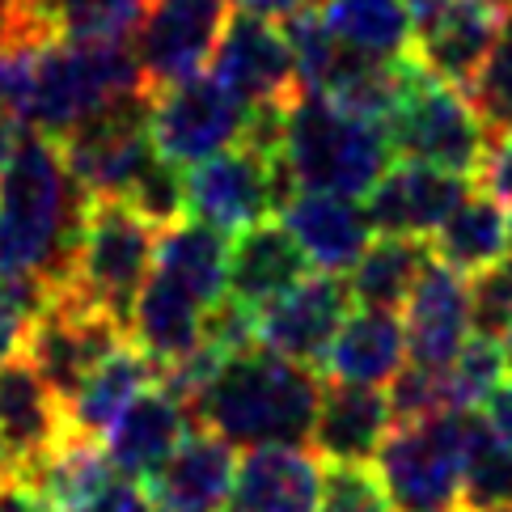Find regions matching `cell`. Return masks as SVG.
<instances>
[{
	"mask_svg": "<svg viewBox=\"0 0 512 512\" xmlns=\"http://www.w3.org/2000/svg\"><path fill=\"white\" fill-rule=\"evenodd\" d=\"M85 204L56 140L30 136L17 144L0 166V276L64 284Z\"/></svg>",
	"mask_w": 512,
	"mask_h": 512,
	"instance_id": "6da1fadb",
	"label": "cell"
},
{
	"mask_svg": "<svg viewBox=\"0 0 512 512\" xmlns=\"http://www.w3.org/2000/svg\"><path fill=\"white\" fill-rule=\"evenodd\" d=\"M322 402L318 369L284 360L267 347H242L221 360V369L187 407L195 428L216 432L233 449L301 445L314 432Z\"/></svg>",
	"mask_w": 512,
	"mask_h": 512,
	"instance_id": "7a4b0ae2",
	"label": "cell"
},
{
	"mask_svg": "<svg viewBox=\"0 0 512 512\" xmlns=\"http://www.w3.org/2000/svg\"><path fill=\"white\" fill-rule=\"evenodd\" d=\"M386 127L322 94H301L280 119V161L297 191L364 199L390 170Z\"/></svg>",
	"mask_w": 512,
	"mask_h": 512,
	"instance_id": "3957f363",
	"label": "cell"
},
{
	"mask_svg": "<svg viewBox=\"0 0 512 512\" xmlns=\"http://www.w3.org/2000/svg\"><path fill=\"white\" fill-rule=\"evenodd\" d=\"M132 98L149 89L127 39H56L34 51V127L51 140Z\"/></svg>",
	"mask_w": 512,
	"mask_h": 512,
	"instance_id": "277c9868",
	"label": "cell"
},
{
	"mask_svg": "<svg viewBox=\"0 0 512 512\" xmlns=\"http://www.w3.org/2000/svg\"><path fill=\"white\" fill-rule=\"evenodd\" d=\"M157 233L161 229L123 199H89L64 288L127 326L140 288L153 271V254L161 242Z\"/></svg>",
	"mask_w": 512,
	"mask_h": 512,
	"instance_id": "5b68a950",
	"label": "cell"
},
{
	"mask_svg": "<svg viewBox=\"0 0 512 512\" xmlns=\"http://www.w3.org/2000/svg\"><path fill=\"white\" fill-rule=\"evenodd\" d=\"M386 136L402 161H419V166L462 178H479L491 149V132L470 98L462 89L428 77L419 64L411 72L407 94L386 119Z\"/></svg>",
	"mask_w": 512,
	"mask_h": 512,
	"instance_id": "8992f818",
	"label": "cell"
},
{
	"mask_svg": "<svg viewBox=\"0 0 512 512\" xmlns=\"http://www.w3.org/2000/svg\"><path fill=\"white\" fill-rule=\"evenodd\" d=\"M470 441V411H441L394 424L377 470L398 512H457Z\"/></svg>",
	"mask_w": 512,
	"mask_h": 512,
	"instance_id": "52a82bcc",
	"label": "cell"
},
{
	"mask_svg": "<svg viewBox=\"0 0 512 512\" xmlns=\"http://www.w3.org/2000/svg\"><path fill=\"white\" fill-rule=\"evenodd\" d=\"M182 187H187V212L221 233H242L267 221L297 191L280 153L263 149L254 140H242L233 149L191 166L182 174Z\"/></svg>",
	"mask_w": 512,
	"mask_h": 512,
	"instance_id": "ba28073f",
	"label": "cell"
},
{
	"mask_svg": "<svg viewBox=\"0 0 512 512\" xmlns=\"http://www.w3.org/2000/svg\"><path fill=\"white\" fill-rule=\"evenodd\" d=\"M119 343H127L123 322H115L106 309L89 305L72 288L56 284V288H47V301L30 322L22 356L43 373V381L68 407V398L85 386V377L94 373Z\"/></svg>",
	"mask_w": 512,
	"mask_h": 512,
	"instance_id": "9c48e42d",
	"label": "cell"
},
{
	"mask_svg": "<svg viewBox=\"0 0 512 512\" xmlns=\"http://www.w3.org/2000/svg\"><path fill=\"white\" fill-rule=\"evenodd\" d=\"M254 115L259 111L246 106L225 81L191 77L149 98V136L153 149L182 170L242 144L254 127Z\"/></svg>",
	"mask_w": 512,
	"mask_h": 512,
	"instance_id": "30bf717a",
	"label": "cell"
},
{
	"mask_svg": "<svg viewBox=\"0 0 512 512\" xmlns=\"http://www.w3.org/2000/svg\"><path fill=\"white\" fill-rule=\"evenodd\" d=\"M229 26V0H149L132 51L149 98L199 77Z\"/></svg>",
	"mask_w": 512,
	"mask_h": 512,
	"instance_id": "8fae6325",
	"label": "cell"
},
{
	"mask_svg": "<svg viewBox=\"0 0 512 512\" xmlns=\"http://www.w3.org/2000/svg\"><path fill=\"white\" fill-rule=\"evenodd\" d=\"M56 144L85 199H123L157 157L149 136V98L119 102Z\"/></svg>",
	"mask_w": 512,
	"mask_h": 512,
	"instance_id": "7c38bea8",
	"label": "cell"
},
{
	"mask_svg": "<svg viewBox=\"0 0 512 512\" xmlns=\"http://www.w3.org/2000/svg\"><path fill=\"white\" fill-rule=\"evenodd\" d=\"M212 77L225 81L254 111H288L305 94L288 34L254 13L229 17L212 56Z\"/></svg>",
	"mask_w": 512,
	"mask_h": 512,
	"instance_id": "4fadbf2b",
	"label": "cell"
},
{
	"mask_svg": "<svg viewBox=\"0 0 512 512\" xmlns=\"http://www.w3.org/2000/svg\"><path fill=\"white\" fill-rule=\"evenodd\" d=\"M347 305H352L347 280L331 276V271L305 276L276 301L254 309V343L284 360L305 364V369H322L339 326L347 322Z\"/></svg>",
	"mask_w": 512,
	"mask_h": 512,
	"instance_id": "5bb4252c",
	"label": "cell"
},
{
	"mask_svg": "<svg viewBox=\"0 0 512 512\" xmlns=\"http://www.w3.org/2000/svg\"><path fill=\"white\" fill-rule=\"evenodd\" d=\"M407 9L415 26V64L436 81L466 89L496 47L504 17L483 0H407Z\"/></svg>",
	"mask_w": 512,
	"mask_h": 512,
	"instance_id": "9a60e30c",
	"label": "cell"
},
{
	"mask_svg": "<svg viewBox=\"0 0 512 512\" xmlns=\"http://www.w3.org/2000/svg\"><path fill=\"white\" fill-rule=\"evenodd\" d=\"M470 191L474 178L419 166V161H398L364 195V212L377 237H424L428 242Z\"/></svg>",
	"mask_w": 512,
	"mask_h": 512,
	"instance_id": "2e32d148",
	"label": "cell"
},
{
	"mask_svg": "<svg viewBox=\"0 0 512 512\" xmlns=\"http://www.w3.org/2000/svg\"><path fill=\"white\" fill-rule=\"evenodd\" d=\"M191 428H195V419H191L187 398L166 377H157L149 390L127 402V411L102 436L106 462H111L115 479L144 483L182 445V436Z\"/></svg>",
	"mask_w": 512,
	"mask_h": 512,
	"instance_id": "e0dca14e",
	"label": "cell"
},
{
	"mask_svg": "<svg viewBox=\"0 0 512 512\" xmlns=\"http://www.w3.org/2000/svg\"><path fill=\"white\" fill-rule=\"evenodd\" d=\"M407 356L424 369H449L470 339V276L445 263H428L411 301L402 305Z\"/></svg>",
	"mask_w": 512,
	"mask_h": 512,
	"instance_id": "ac0fdd59",
	"label": "cell"
},
{
	"mask_svg": "<svg viewBox=\"0 0 512 512\" xmlns=\"http://www.w3.org/2000/svg\"><path fill=\"white\" fill-rule=\"evenodd\" d=\"M64 432L68 407L43 381V373L26 356L0 364V453L9 462V474L39 462Z\"/></svg>",
	"mask_w": 512,
	"mask_h": 512,
	"instance_id": "d6986e66",
	"label": "cell"
},
{
	"mask_svg": "<svg viewBox=\"0 0 512 512\" xmlns=\"http://www.w3.org/2000/svg\"><path fill=\"white\" fill-rule=\"evenodd\" d=\"M233 474V445L208 428H191L182 445L144 479V491L157 512H221Z\"/></svg>",
	"mask_w": 512,
	"mask_h": 512,
	"instance_id": "ffe728a7",
	"label": "cell"
},
{
	"mask_svg": "<svg viewBox=\"0 0 512 512\" xmlns=\"http://www.w3.org/2000/svg\"><path fill=\"white\" fill-rule=\"evenodd\" d=\"M322 457L305 445H263L242 457L221 512H318Z\"/></svg>",
	"mask_w": 512,
	"mask_h": 512,
	"instance_id": "44dd1931",
	"label": "cell"
},
{
	"mask_svg": "<svg viewBox=\"0 0 512 512\" xmlns=\"http://www.w3.org/2000/svg\"><path fill=\"white\" fill-rule=\"evenodd\" d=\"M284 212V229L297 237V246L305 250V259L318 271L343 276L352 271L356 259L373 242V225L356 199L347 195H326V191H292Z\"/></svg>",
	"mask_w": 512,
	"mask_h": 512,
	"instance_id": "7402d4cb",
	"label": "cell"
},
{
	"mask_svg": "<svg viewBox=\"0 0 512 512\" xmlns=\"http://www.w3.org/2000/svg\"><path fill=\"white\" fill-rule=\"evenodd\" d=\"M305 267H309L305 250L297 246V237L284 229V221H259L242 233H233L225 297L246 309H263L292 284H301Z\"/></svg>",
	"mask_w": 512,
	"mask_h": 512,
	"instance_id": "603a6c76",
	"label": "cell"
},
{
	"mask_svg": "<svg viewBox=\"0 0 512 512\" xmlns=\"http://www.w3.org/2000/svg\"><path fill=\"white\" fill-rule=\"evenodd\" d=\"M394 432L390 394L369 386H339V381H322V402L314 419V453L331 457V462H373Z\"/></svg>",
	"mask_w": 512,
	"mask_h": 512,
	"instance_id": "cb8c5ba5",
	"label": "cell"
},
{
	"mask_svg": "<svg viewBox=\"0 0 512 512\" xmlns=\"http://www.w3.org/2000/svg\"><path fill=\"white\" fill-rule=\"evenodd\" d=\"M407 364V326L390 309H356L339 326L331 352L322 360L326 381L381 390Z\"/></svg>",
	"mask_w": 512,
	"mask_h": 512,
	"instance_id": "d4e9b609",
	"label": "cell"
},
{
	"mask_svg": "<svg viewBox=\"0 0 512 512\" xmlns=\"http://www.w3.org/2000/svg\"><path fill=\"white\" fill-rule=\"evenodd\" d=\"M13 479L26 483L51 512H85L115 483V470L106 462L102 441H89V436L68 428L39 462L17 470Z\"/></svg>",
	"mask_w": 512,
	"mask_h": 512,
	"instance_id": "484cf974",
	"label": "cell"
},
{
	"mask_svg": "<svg viewBox=\"0 0 512 512\" xmlns=\"http://www.w3.org/2000/svg\"><path fill=\"white\" fill-rule=\"evenodd\" d=\"M428 246L436 263L462 276H479L512 254V216L491 191H470L449 212V221L428 237Z\"/></svg>",
	"mask_w": 512,
	"mask_h": 512,
	"instance_id": "4316f807",
	"label": "cell"
},
{
	"mask_svg": "<svg viewBox=\"0 0 512 512\" xmlns=\"http://www.w3.org/2000/svg\"><path fill=\"white\" fill-rule=\"evenodd\" d=\"M157 377H161L157 364L144 356L136 343H119L115 352L85 377V386L68 398V428L89 436V441H102L115 419L127 411V402L149 390Z\"/></svg>",
	"mask_w": 512,
	"mask_h": 512,
	"instance_id": "83f0119b",
	"label": "cell"
},
{
	"mask_svg": "<svg viewBox=\"0 0 512 512\" xmlns=\"http://www.w3.org/2000/svg\"><path fill=\"white\" fill-rule=\"evenodd\" d=\"M432 263V246L424 237H377L347 271V288L360 309H390L398 314Z\"/></svg>",
	"mask_w": 512,
	"mask_h": 512,
	"instance_id": "f1b7e54d",
	"label": "cell"
},
{
	"mask_svg": "<svg viewBox=\"0 0 512 512\" xmlns=\"http://www.w3.org/2000/svg\"><path fill=\"white\" fill-rule=\"evenodd\" d=\"M322 17L335 39L373 60H411L415 26L407 0H322Z\"/></svg>",
	"mask_w": 512,
	"mask_h": 512,
	"instance_id": "f546056e",
	"label": "cell"
},
{
	"mask_svg": "<svg viewBox=\"0 0 512 512\" xmlns=\"http://www.w3.org/2000/svg\"><path fill=\"white\" fill-rule=\"evenodd\" d=\"M512 500V445L487 424L483 411H470V441L462 470V512H483Z\"/></svg>",
	"mask_w": 512,
	"mask_h": 512,
	"instance_id": "4dcf8cb0",
	"label": "cell"
},
{
	"mask_svg": "<svg viewBox=\"0 0 512 512\" xmlns=\"http://www.w3.org/2000/svg\"><path fill=\"white\" fill-rule=\"evenodd\" d=\"M504 373H508L504 343L470 335L466 347L457 352V360L445 369L453 411H479V407H487V398L504 386Z\"/></svg>",
	"mask_w": 512,
	"mask_h": 512,
	"instance_id": "1f68e13d",
	"label": "cell"
},
{
	"mask_svg": "<svg viewBox=\"0 0 512 512\" xmlns=\"http://www.w3.org/2000/svg\"><path fill=\"white\" fill-rule=\"evenodd\" d=\"M34 127V51H0V166Z\"/></svg>",
	"mask_w": 512,
	"mask_h": 512,
	"instance_id": "d6a6232c",
	"label": "cell"
},
{
	"mask_svg": "<svg viewBox=\"0 0 512 512\" xmlns=\"http://www.w3.org/2000/svg\"><path fill=\"white\" fill-rule=\"evenodd\" d=\"M462 94L470 98L474 111H479L491 140L512 132V13L504 17V30H500L496 47H491V56L483 60V68L474 72V81Z\"/></svg>",
	"mask_w": 512,
	"mask_h": 512,
	"instance_id": "836d02e7",
	"label": "cell"
},
{
	"mask_svg": "<svg viewBox=\"0 0 512 512\" xmlns=\"http://www.w3.org/2000/svg\"><path fill=\"white\" fill-rule=\"evenodd\" d=\"M149 0H51L60 39H127Z\"/></svg>",
	"mask_w": 512,
	"mask_h": 512,
	"instance_id": "e575fe53",
	"label": "cell"
},
{
	"mask_svg": "<svg viewBox=\"0 0 512 512\" xmlns=\"http://www.w3.org/2000/svg\"><path fill=\"white\" fill-rule=\"evenodd\" d=\"M318 512H398L381 470L369 462H335L322 470V496Z\"/></svg>",
	"mask_w": 512,
	"mask_h": 512,
	"instance_id": "d590c367",
	"label": "cell"
},
{
	"mask_svg": "<svg viewBox=\"0 0 512 512\" xmlns=\"http://www.w3.org/2000/svg\"><path fill=\"white\" fill-rule=\"evenodd\" d=\"M470 335L496 343L512 339V254L470 276Z\"/></svg>",
	"mask_w": 512,
	"mask_h": 512,
	"instance_id": "8d00e7d4",
	"label": "cell"
},
{
	"mask_svg": "<svg viewBox=\"0 0 512 512\" xmlns=\"http://www.w3.org/2000/svg\"><path fill=\"white\" fill-rule=\"evenodd\" d=\"M123 204H132L144 221H153L161 233L174 229L182 221V212H187V187H182V174L178 166H170L166 157H153L144 174L136 178V187L123 195Z\"/></svg>",
	"mask_w": 512,
	"mask_h": 512,
	"instance_id": "74e56055",
	"label": "cell"
},
{
	"mask_svg": "<svg viewBox=\"0 0 512 512\" xmlns=\"http://www.w3.org/2000/svg\"><path fill=\"white\" fill-rule=\"evenodd\" d=\"M43 301H47V284L0 276V364L22 356L30 322L43 309Z\"/></svg>",
	"mask_w": 512,
	"mask_h": 512,
	"instance_id": "f35d334b",
	"label": "cell"
},
{
	"mask_svg": "<svg viewBox=\"0 0 512 512\" xmlns=\"http://www.w3.org/2000/svg\"><path fill=\"white\" fill-rule=\"evenodd\" d=\"M487 191L500 199L504 208H512V132L508 136H496L487 149V161H483V174Z\"/></svg>",
	"mask_w": 512,
	"mask_h": 512,
	"instance_id": "ab89813d",
	"label": "cell"
},
{
	"mask_svg": "<svg viewBox=\"0 0 512 512\" xmlns=\"http://www.w3.org/2000/svg\"><path fill=\"white\" fill-rule=\"evenodd\" d=\"M0 512H51L26 483H17V479H5L0 483Z\"/></svg>",
	"mask_w": 512,
	"mask_h": 512,
	"instance_id": "60d3db41",
	"label": "cell"
},
{
	"mask_svg": "<svg viewBox=\"0 0 512 512\" xmlns=\"http://www.w3.org/2000/svg\"><path fill=\"white\" fill-rule=\"evenodd\" d=\"M483 415H487V424L496 428V432L504 436V441L512 445V381H508V386H500L496 394L487 398V411H483Z\"/></svg>",
	"mask_w": 512,
	"mask_h": 512,
	"instance_id": "b9f144b4",
	"label": "cell"
},
{
	"mask_svg": "<svg viewBox=\"0 0 512 512\" xmlns=\"http://www.w3.org/2000/svg\"><path fill=\"white\" fill-rule=\"evenodd\" d=\"M233 5L242 9V13L267 17V22H276V17H284V22H288L292 13H301L305 5H314V0H233Z\"/></svg>",
	"mask_w": 512,
	"mask_h": 512,
	"instance_id": "7bdbcfd3",
	"label": "cell"
},
{
	"mask_svg": "<svg viewBox=\"0 0 512 512\" xmlns=\"http://www.w3.org/2000/svg\"><path fill=\"white\" fill-rule=\"evenodd\" d=\"M483 5H487V9H496L500 17H508V13H512V0H483Z\"/></svg>",
	"mask_w": 512,
	"mask_h": 512,
	"instance_id": "ee69618b",
	"label": "cell"
},
{
	"mask_svg": "<svg viewBox=\"0 0 512 512\" xmlns=\"http://www.w3.org/2000/svg\"><path fill=\"white\" fill-rule=\"evenodd\" d=\"M9 47V30H5V17H0V51Z\"/></svg>",
	"mask_w": 512,
	"mask_h": 512,
	"instance_id": "f6af8a7d",
	"label": "cell"
},
{
	"mask_svg": "<svg viewBox=\"0 0 512 512\" xmlns=\"http://www.w3.org/2000/svg\"><path fill=\"white\" fill-rule=\"evenodd\" d=\"M5 479H13V474H9V462H5V453H0V483H5Z\"/></svg>",
	"mask_w": 512,
	"mask_h": 512,
	"instance_id": "bcb514c9",
	"label": "cell"
},
{
	"mask_svg": "<svg viewBox=\"0 0 512 512\" xmlns=\"http://www.w3.org/2000/svg\"><path fill=\"white\" fill-rule=\"evenodd\" d=\"M483 512H512V500L508 504H496V508H483Z\"/></svg>",
	"mask_w": 512,
	"mask_h": 512,
	"instance_id": "7dc6e473",
	"label": "cell"
},
{
	"mask_svg": "<svg viewBox=\"0 0 512 512\" xmlns=\"http://www.w3.org/2000/svg\"><path fill=\"white\" fill-rule=\"evenodd\" d=\"M504 356H508V373H512V339L504 343Z\"/></svg>",
	"mask_w": 512,
	"mask_h": 512,
	"instance_id": "c3c4849f",
	"label": "cell"
},
{
	"mask_svg": "<svg viewBox=\"0 0 512 512\" xmlns=\"http://www.w3.org/2000/svg\"><path fill=\"white\" fill-rule=\"evenodd\" d=\"M457 512H462V508H457Z\"/></svg>",
	"mask_w": 512,
	"mask_h": 512,
	"instance_id": "681fc988",
	"label": "cell"
}]
</instances>
